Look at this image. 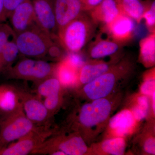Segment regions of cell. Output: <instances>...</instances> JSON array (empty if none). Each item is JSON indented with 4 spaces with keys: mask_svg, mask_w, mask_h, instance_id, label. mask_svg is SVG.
Returning <instances> with one entry per match:
<instances>
[{
    "mask_svg": "<svg viewBox=\"0 0 155 155\" xmlns=\"http://www.w3.org/2000/svg\"><path fill=\"white\" fill-rule=\"evenodd\" d=\"M103 0H82L84 12L89 11L99 5Z\"/></svg>",
    "mask_w": 155,
    "mask_h": 155,
    "instance_id": "cell-33",
    "label": "cell"
},
{
    "mask_svg": "<svg viewBox=\"0 0 155 155\" xmlns=\"http://www.w3.org/2000/svg\"><path fill=\"white\" fill-rule=\"evenodd\" d=\"M15 33L11 26L4 22H0V56L9 41L15 38Z\"/></svg>",
    "mask_w": 155,
    "mask_h": 155,
    "instance_id": "cell-29",
    "label": "cell"
},
{
    "mask_svg": "<svg viewBox=\"0 0 155 155\" xmlns=\"http://www.w3.org/2000/svg\"><path fill=\"white\" fill-rule=\"evenodd\" d=\"M18 90L22 108L27 118L38 126L47 127L52 118L41 98L22 89Z\"/></svg>",
    "mask_w": 155,
    "mask_h": 155,
    "instance_id": "cell-10",
    "label": "cell"
},
{
    "mask_svg": "<svg viewBox=\"0 0 155 155\" xmlns=\"http://www.w3.org/2000/svg\"><path fill=\"white\" fill-rule=\"evenodd\" d=\"M64 92H62L45 98L44 104L51 118L62 107L64 101Z\"/></svg>",
    "mask_w": 155,
    "mask_h": 155,
    "instance_id": "cell-28",
    "label": "cell"
},
{
    "mask_svg": "<svg viewBox=\"0 0 155 155\" xmlns=\"http://www.w3.org/2000/svg\"><path fill=\"white\" fill-rule=\"evenodd\" d=\"M15 40L20 54L26 58L57 59L62 55L63 47L59 41L51 38L37 24L16 35Z\"/></svg>",
    "mask_w": 155,
    "mask_h": 155,
    "instance_id": "cell-3",
    "label": "cell"
},
{
    "mask_svg": "<svg viewBox=\"0 0 155 155\" xmlns=\"http://www.w3.org/2000/svg\"><path fill=\"white\" fill-rule=\"evenodd\" d=\"M143 19L145 20L148 29L151 32H155V2H153L149 6L147 7L143 14Z\"/></svg>",
    "mask_w": 155,
    "mask_h": 155,
    "instance_id": "cell-30",
    "label": "cell"
},
{
    "mask_svg": "<svg viewBox=\"0 0 155 155\" xmlns=\"http://www.w3.org/2000/svg\"><path fill=\"white\" fill-rule=\"evenodd\" d=\"M15 35L37 24L31 0H25L11 13L8 18Z\"/></svg>",
    "mask_w": 155,
    "mask_h": 155,
    "instance_id": "cell-13",
    "label": "cell"
},
{
    "mask_svg": "<svg viewBox=\"0 0 155 155\" xmlns=\"http://www.w3.org/2000/svg\"><path fill=\"white\" fill-rule=\"evenodd\" d=\"M70 128V127H69ZM53 132L32 154L51 155H88L89 146L78 131L70 128Z\"/></svg>",
    "mask_w": 155,
    "mask_h": 155,
    "instance_id": "cell-4",
    "label": "cell"
},
{
    "mask_svg": "<svg viewBox=\"0 0 155 155\" xmlns=\"http://www.w3.org/2000/svg\"><path fill=\"white\" fill-rule=\"evenodd\" d=\"M79 71L63 58L57 63L54 76L58 78L64 89H76L78 83Z\"/></svg>",
    "mask_w": 155,
    "mask_h": 155,
    "instance_id": "cell-19",
    "label": "cell"
},
{
    "mask_svg": "<svg viewBox=\"0 0 155 155\" xmlns=\"http://www.w3.org/2000/svg\"><path fill=\"white\" fill-rule=\"evenodd\" d=\"M155 92L153 94L152 96L151 97V101L150 104L151 106V108L152 109V110L153 115V116H155Z\"/></svg>",
    "mask_w": 155,
    "mask_h": 155,
    "instance_id": "cell-35",
    "label": "cell"
},
{
    "mask_svg": "<svg viewBox=\"0 0 155 155\" xmlns=\"http://www.w3.org/2000/svg\"><path fill=\"white\" fill-rule=\"evenodd\" d=\"M18 88L9 84L0 85V110L6 115L22 109Z\"/></svg>",
    "mask_w": 155,
    "mask_h": 155,
    "instance_id": "cell-18",
    "label": "cell"
},
{
    "mask_svg": "<svg viewBox=\"0 0 155 155\" xmlns=\"http://www.w3.org/2000/svg\"><path fill=\"white\" fill-rule=\"evenodd\" d=\"M36 84L37 95L41 98L64 92L65 90L55 76L48 78Z\"/></svg>",
    "mask_w": 155,
    "mask_h": 155,
    "instance_id": "cell-26",
    "label": "cell"
},
{
    "mask_svg": "<svg viewBox=\"0 0 155 155\" xmlns=\"http://www.w3.org/2000/svg\"><path fill=\"white\" fill-rule=\"evenodd\" d=\"M85 12L58 31L59 41L68 52H80L95 32L97 25Z\"/></svg>",
    "mask_w": 155,
    "mask_h": 155,
    "instance_id": "cell-5",
    "label": "cell"
},
{
    "mask_svg": "<svg viewBox=\"0 0 155 155\" xmlns=\"http://www.w3.org/2000/svg\"><path fill=\"white\" fill-rule=\"evenodd\" d=\"M140 125L128 107L122 109L109 119L104 139L114 137L127 138L136 132Z\"/></svg>",
    "mask_w": 155,
    "mask_h": 155,
    "instance_id": "cell-8",
    "label": "cell"
},
{
    "mask_svg": "<svg viewBox=\"0 0 155 155\" xmlns=\"http://www.w3.org/2000/svg\"><path fill=\"white\" fill-rule=\"evenodd\" d=\"M155 92V68L153 67L143 75L142 83L140 87V93L150 98Z\"/></svg>",
    "mask_w": 155,
    "mask_h": 155,
    "instance_id": "cell-27",
    "label": "cell"
},
{
    "mask_svg": "<svg viewBox=\"0 0 155 155\" xmlns=\"http://www.w3.org/2000/svg\"><path fill=\"white\" fill-rule=\"evenodd\" d=\"M149 98L139 93L130 99L128 108L139 123L143 121L148 116L150 109Z\"/></svg>",
    "mask_w": 155,
    "mask_h": 155,
    "instance_id": "cell-22",
    "label": "cell"
},
{
    "mask_svg": "<svg viewBox=\"0 0 155 155\" xmlns=\"http://www.w3.org/2000/svg\"><path fill=\"white\" fill-rule=\"evenodd\" d=\"M89 12V16L97 25L103 24L104 26L113 22L121 14L116 0H103Z\"/></svg>",
    "mask_w": 155,
    "mask_h": 155,
    "instance_id": "cell-17",
    "label": "cell"
},
{
    "mask_svg": "<svg viewBox=\"0 0 155 155\" xmlns=\"http://www.w3.org/2000/svg\"><path fill=\"white\" fill-rule=\"evenodd\" d=\"M120 45L111 39L97 38L89 48V55L94 60L113 55L119 51Z\"/></svg>",
    "mask_w": 155,
    "mask_h": 155,
    "instance_id": "cell-20",
    "label": "cell"
},
{
    "mask_svg": "<svg viewBox=\"0 0 155 155\" xmlns=\"http://www.w3.org/2000/svg\"><path fill=\"white\" fill-rule=\"evenodd\" d=\"M155 125L153 122L147 124L138 137L139 144L143 153L155 155Z\"/></svg>",
    "mask_w": 155,
    "mask_h": 155,
    "instance_id": "cell-24",
    "label": "cell"
},
{
    "mask_svg": "<svg viewBox=\"0 0 155 155\" xmlns=\"http://www.w3.org/2000/svg\"><path fill=\"white\" fill-rule=\"evenodd\" d=\"M114 64V62H105L100 59L86 61L79 70L78 83L75 90L99 77Z\"/></svg>",
    "mask_w": 155,
    "mask_h": 155,
    "instance_id": "cell-15",
    "label": "cell"
},
{
    "mask_svg": "<svg viewBox=\"0 0 155 155\" xmlns=\"http://www.w3.org/2000/svg\"><path fill=\"white\" fill-rule=\"evenodd\" d=\"M25 0H4V10L6 19H8L10 14L14 9Z\"/></svg>",
    "mask_w": 155,
    "mask_h": 155,
    "instance_id": "cell-32",
    "label": "cell"
},
{
    "mask_svg": "<svg viewBox=\"0 0 155 155\" xmlns=\"http://www.w3.org/2000/svg\"><path fill=\"white\" fill-rule=\"evenodd\" d=\"M37 24L54 40H59L55 14V0H31Z\"/></svg>",
    "mask_w": 155,
    "mask_h": 155,
    "instance_id": "cell-11",
    "label": "cell"
},
{
    "mask_svg": "<svg viewBox=\"0 0 155 155\" xmlns=\"http://www.w3.org/2000/svg\"><path fill=\"white\" fill-rule=\"evenodd\" d=\"M121 13L139 23L147 7L139 0H116Z\"/></svg>",
    "mask_w": 155,
    "mask_h": 155,
    "instance_id": "cell-23",
    "label": "cell"
},
{
    "mask_svg": "<svg viewBox=\"0 0 155 155\" xmlns=\"http://www.w3.org/2000/svg\"><path fill=\"white\" fill-rule=\"evenodd\" d=\"M57 63L41 59L25 58L5 72L8 78L29 81L37 84L54 76Z\"/></svg>",
    "mask_w": 155,
    "mask_h": 155,
    "instance_id": "cell-6",
    "label": "cell"
},
{
    "mask_svg": "<svg viewBox=\"0 0 155 155\" xmlns=\"http://www.w3.org/2000/svg\"><path fill=\"white\" fill-rule=\"evenodd\" d=\"M134 70L132 61L127 58L119 60L99 77L76 90V95L86 101L107 97L119 91L121 86L132 76Z\"/></svg>",
    "mask_w": 155,
    "mask_h": 155,
    "instance_id": "cell-2",
    "label": "cell"
},
{
    "mask_svg": "<svg viewBox=\"0 0 155 155\" xmlns=\"http://www.w3.org/2000/svg\"><path fill=\"white\" fill-rule=\"evenodd\" d=\"M54 9L58 32L84 12L82 0H55Z\"/></svg>",
    "mask_w": 155,
    "mask_h": 155,
    "instance_id": "cell-14",
    "label": "cell"
},
{
    "mask_svg": "<svg viewBox=\"0 0 155 155\" xmlns=\"http://www.w3.org/2000/svg\"><path fill=\"white\" fill-rule=\"evenodd\" d=\"M20 54L15 38L5 46L0 56V72H5L13 66Z\"/></svg>",
    "mask_w": 155,
    "mask_h": 155,
    "instance_id": "cell-25",
    "label": "cell"
},
{
    "mask_svg": "<svg viewBox=\"0 0 155 155\" xmlns=\"http://www.w3.org/2000/svg\"><path fill=\"white\" fill-rule=\"evenodd\" d=\"M122 99L120 91L101 98L87 101L73 116L70 128L78 131L87 145L104 132Z\"/></svg>",
    "mask_w": 155,
    "mask_h": 155,
    "instance_id": "cell-1",
    "label": "cell"
},
{
    "mask_svg": "<svg viewBox=\"0 0 155 155\" xmlns=\"http://www.w3.org/2000/svg\"><path fill=\"white\" fill-rule=\"evenodd\" d=\"M53 132L45 126H40L19 138L15 143L1 149L0 155H26L31 153Z\"/></svg>",
    "mask_w": 155,
    "mask_h": 155,
    "instance_id": "cell-9",
    "label": "cell"
},
{
    "mask_svg": "<svg viewBox=\"0 0 155 155\" xmlns=\"http://www.w3.org/2000/svg\"><path fill=\"white\" fill-rule=\"evenodd\" d=\"M104 28L110 38L121 45L133 38L135 21L121 13L113 22L105 26Z\"/></svg>",
    "mask_w": 155,
    "mask_h": 155,
    "instance_id": "cell-12",
    "label": "cell"
},
{
    "mask_svg": "<svg viewBox=\"0 0 155 155\" xmlns=\"http://www.w3.org/2000/svg\"><path fill=\"white\" fill-rule=\"evenodd\" d=\"M126 140L124 137H114L92 143L89 147L88 155H124L127 147Z\"/></svg>",
    "mask_w": 155,
    "mask_h": 155,
    "instance_id": "cell-16",
    "label": "cell"
},
{
    "mask_svg": "<svg viewBox=\"0 0 155 155\" xmlns=\"http://www.w3.org/2000/svg\"><path fill=\"white\" fill-rule=\"evenodd\" d=\"M6 19L4 10V0H0V22H5Z\"/></svg>",
    "mask_w": 155,
    "mask_h": 155,
    "instance_id": "cell-34",
    "label": "cell"
},
{
    "mask_svg": "<svg viewBox=\"0 0 155 155\" xmlns=\"http://www.w3.org/2000/svg\"><path fill=\"white\" fill-rule=\"evenodd\" d=\"M40 126L34 124L27 118L23 108L7 115L0 125V149Z\"/></svg>",
    "mask_w": 155,
    "mask_h": 155,
    "instance_id": "cell-7",
    "label": "cell"
},
{
    "mask_svg": "<svg viewBox=\"0 0 155 155\" xmlns=\"http://www.w3.org/2000/svg\"><path fill=\"white\" fill-rule=\"evenodd\" d=\"M64 58L72 67L79 70L86 62L79 52H68Z\"/></svg>",
    "mask_w": 155,
    "mask_h": 155,
    "instance_id": "cell-31",
    "label": "cell"
},
{
    "mask_svg": "<svg viewBox=\"0 0 155 155\" xmlns=\"http://www.w3.org/2000/svg\"><path fill=\"white\" fill-rule=\"evenodd\" d=\"M139 48V61L146 68L153 67L155 64V32L142 39Z\"/></svg>",
    "mask_w": 155,
    "mask_h": 155,
    "instance_id": "cell-21",
    "label": "cell"
}]
</instances>
